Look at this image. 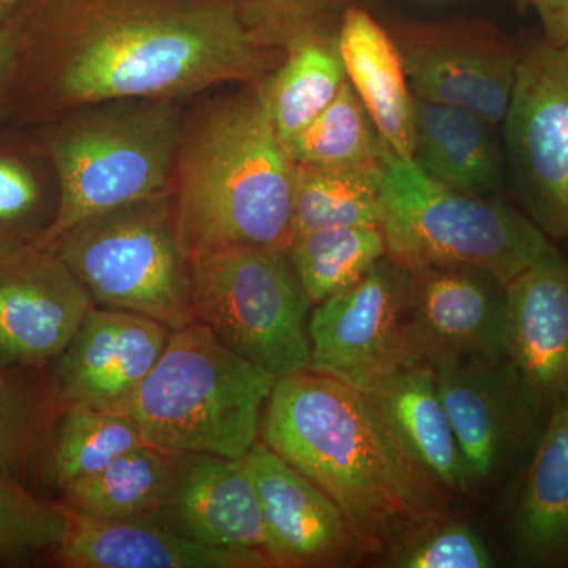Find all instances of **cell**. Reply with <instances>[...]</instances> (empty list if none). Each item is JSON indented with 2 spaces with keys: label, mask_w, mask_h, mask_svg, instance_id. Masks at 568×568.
I'll return each mask as SVG.
<instances>
[{
  "label": "cell",
  "mask_w": 568,
  "mask_h": 568,
  "mask_svg": "<svg viewBox=\"0 0 568 568\" xmlns=\"http://www.w3.org/2000/svg\"><path fill=\"white\" fill-rule=\"evenodd\" d=\"M534 9L544 28V39L549 43H568V0H536Z\"/></svg>",
  "instance_id": "35"
},
{
  "label": "cell",
  "mask_w": 568,
  "mask_h": 568,
  "mask_svg": "<svg viewBox=\"0 0 568 568\" xmlns=\"http://www.w3.org/2000/svg\"><path fill=\"white\" fill-rule=\"evenodd\" d=\"M261 440L325 493L366 549L437 514L396 458L364 395L305 369L276 379Z\"/></svg>",
  "instance_id": "2"
},
{
  "label": "cell",
  "mask_w": 568,
  "mask_h": 568,
  "mask_svg": "<svg viewBox=\"0 0 568 568\" xmlns=\"http://www.w3.org/2000/svg\"><path fill=\"white\" fill-rule=\"evenodd\" d=\"M396 44L414 97L465 108L495 126L504 122L521 55L508 44L435 37Z\"/></svg>",
  "instance_id": "20"
},
{
  "label": "cell",
  "mask_w": 568,
  "mask_h": 568,
  "mask_svg": "<svg viewBox=\"0 0 568 568\" xmlns=\"http://www.w3.org/2000/svg\"><path fill=\"white\" fill-rule=\"evenodd\" d=\"M186 457L153 446L134 448L95 476L63 488L61 504L102 521L153 518L170 499Z\"/></svg>",
  "instance_id": "24"
},
{
  "label": "cell",
  "mask_w": 568,
  "mask_h": 568,
  "mask_svg": "<svg viewBox=\"0 0 568 568\" xmlns=\"http://www.w3.org/2000/svg\"><path fill=\"white\" fill-rule=\"evenodd\" d=\"M387 160L342 170L294 164L293 239L332 227H379V193Z\"/></svg>",
  "instance_id": "26"
},
{
  "label": "cell",
  "mask_w": 568,
  "mask_h": 568,
  "mask_svg": "<svg viewBox=\"0 0 568 568\" xmlns=\"http://www.w3.org/2000/svg\"><path fill=\"white\" fill-rule=\"evenodd\" d=\"M519 6L523 7V9H526V7H534V3H536V0H518Z\"/></svg>",
  "instance_id": "38"
},
{
  "label": "cell",
  "mask_w": 568,
  "mask_h": 568,
  "mask_svg": "<svg viewBox=\"0 0 568 568\" xmlns=\"http://www.w3.org/2000/svg\"><path fill=\"white\" fill-rule=\"evenodd\" d=\"M294 164L323 170L384 162L392 149L377 132L349 80L304 132L284 144Z\"/></svg>",
  "instance_id": "27"
},
{
  "label": "cell",
  "mask_w": 568,
  "mask_h": 568,
  "mask_svg": "<svg viewBox=\"0 0 568 568\" xmlns=\"http://www.w3.org/2000/svg\"><path fill=\"white\" fill-rule=\"evenodd\" d=\"M89 108L52 140L61 197L40 244L51 245L91 216L173 194L185 125L175 102L121 100Z\"/></svg>",
  "instance_id": "5"
},
{
  "label": "cell",
  "mask_w": 568,
  "mask_h": 568,
  "mask_svg": "<svg viewBox=\"0 0 568 568\" xmlns=\"http://www.w3.org/2000/svg\"><path fill=\"white\" fill-rule=\"evenodd\" d=\"M294 170L256 85L183 125L173 200L192 261L230 250H290Z\"/></svg>",
  "instance_id": "3"
},
{
  "label": "cell",
  "mask_w": 568,
  "mask_h": 568,
  "mask_svg": "<svg viewBox=\"0 0 568 568\" xmlns=\"http://www.w3.org/2000/svg\"><path fill=\"white\" fill-rule=\"evenodd\" d=\"M470 491L488 487L536 444L538 428L504 355L429 358Z\"/></svg>",
  "instance_id": "11"
},
{
  "label": "cell",
  "mask_w": 568,
  "mask_h": 568,
  "mask_svg": "<svg viewBox=\"0 0 568 568\" xmlns=\"http://www.w3.org/2000/svg\"><path fill=\"white\" fill-rule=\"evenodd\" d=\"M32 440V413L28 402L0 373V470L17 477L28 462Z\"/></svg>",
  "instance_id": "33"
},
{
  "label": "cell",
  "mask_w": 568,
  "mask_h": 568,
  "mask_svg": "<svg viewBox=\"0 0 568 568\" xmlns=\"http://www.w3.org/2000/svg\"><path fill=\"white\" fill-rule=\"evenodd\" d=\"M291 263L313 305L354 286L386 256L377 226L332 227L295 235Z\"/></svg>",
  "instance_id": "28"
},
{
  "label": "cell",
  "mask_w": 568,
  "mask_h": 568,
  "mask_svg": "<svg viewBox=\"0 0 568 568\" xmlns=\"http://www.w3.org/2000/svg\"><path fill=\"white\" fill-rule=\"evenodd\" d=\"M414 338L426 361L437 355L503 354L507 284L476 265L409 272Z\"/></svg>",
  "instance_id": "16"
},
{
  "label": "cell",
  "mask_w": 568,
  "mask_h": 568,
  "mask_svg": "<svg viewBox=\"0 0 568 568\" xmlns=\"http://www.w3.org/2000/svg\"><path fill=\"white\" fill-rule=\"evenodd\" d=\"M506 166L523 211L548 237L568 234V43L519 55L504 119Z\"/></svg>",
  "instance_id": "9"
},
{
  "label": "cell",
  "mask_w": 568,
  "mask_h": 568,
  "mask_svg": "<svg viewBox=\"0 0 568 568\" xmlns=\"http://www.w3.org/2000/svg\"><path fill=\"white\" fill-rule=\"evenodd\" d=\"M39 183L31 171L7 156H0V224L20 222L39 203Z\"/></svg>",
  "instance_id": "34"
},
{
  "label": "cell",
  "mask_w": 568,
  "mask_h": 568,
  "mask_svg": "<svg viewBox=\"0 0 568 568\" xmlns=\"http://www.w3.org/2000/svg\"><path fill=\"white\" fill-rule=\"evenodd\" d=\"M379 230L386 256L407 272L476 265L506 284L558 250L526 213L457 192L395 153L381 185Z\"/></svg>",
  "instance_id": "6"
},
{
  "label": "cell",
  "mask_w": 568,
  "mask_h": 568,
  "mask_svg": "<svg viewBox=\"0 0 568 568\" xmlns=\"http://www.w3.org/2000/svg\"><path fill=\"white\" fill-rule=\"evenodd\" d=\"M336 37L347 80L377 132L396 156L413 160L414 95L398 44L357 6L343 13Z\"/></svg>",
  "instance_id": "22"
},
{
  "label": "cell",
  "mask_w": 568,
  "mask_h": 568,
  "mask_svg": "<svg viewBox=\"0 0 568 568\" xmlns=\"http://www.w3.org/2000/svg\"><path fill=\"white\" fill-rule=\"evenodd\" d=\"M503 354L541 432L568 399V260L559 250L507 283Z\"/></svg>",
  "instance_id": "13"
},
{
  "label": "cell",
  "mask_w": 568,
  "mask_h": 568,
  "mask_svg": "<svg viewBox=\"0 0 568 568\" xmlns=\"http://www.w3.org/2000/svg\"><path fill=\"white\" fill-rule=\"evenodd\" d=\"M347 0H248L246 20L276 48L312 33L325 32L324 24Z\"/></svg>",
  "instance_id": "32"
},
{
  "label": "cell",
  "mask_w": 568,
  "mask_h": 568,
  "mask_svg": "<svg viewBox=\"0 0 568 568\" xmlns=\"http://www.w3.org/2000/svg\"><path fill=\"white\" fill-rule=\"evenodd\" d=\"M361 394L407 476L435 510L469 495L457 437L428 362L402 366Z\"/></svg>",
  "instance_id": "14"
},
{
  "label": "cell",
  "mask_w": 568,
  "mask_h": 568,
  "mask_svg": "<svg viewBox=\"0 0 568 568\" xmlns=\"http://www.w3.org/2000/svg\"><path fill=\"white\" fill-rule=\"evenodd\" d=\"M48 246L97 305L151 317L171 331L197 323L193 261L183 245L173 194L82 220Z\"/></svg>",
  "instance_id": "7"
},
{
  "label": "cell",
  "mask_w": 568,
  "mask_h": 568,
  "mask_svg": "<svg viewBox=\"0 0 568 568\" xmlns=\"http://www.w3.org/2000/svg\"><path fill=\"white\" fill-rule=\"evenodd\" d=\"M532 448L511 508V556L521 567L568 568V399Z\"/></svg>",
  "instance_id": "21"
},
{
  "label": "cell",
  "mask_w": 568,
  "mask_h": 568,
  "mask_svg": "<svg viewBox=\"0 0 568 568\" xmlns=\"http://www.w3.org/2000/svg\"><path fill=\"white\" fill-rule=\"evenodd\" d=\"M286 54L278 69L256 84L283 144L304 132L347 80L336 33L302 37Z\"/></svg>",
  "instance_id": "25"
},
{
  "label": "cell",
  "mask_w": 568,
  "mask_h": 568,
  "mask_svg": "<svg viewBox=\"0 0 568 568\" xmlns=\"http://www.w3.org/2000/svg\"><path fill=\"white\" fill-rule=\"evenodd\" d=\"M144 446L149 444L140 426L125 414L71 403L52 448L55 484L63 489L73 481L95 476L122 455Z\"/></svg>",
  "instance_id": "29"
},
{
  "label": "cell",
  "mask_w": 568,
  "mask_h": 568,
  "mask_svg": "<svg viewBox=\"0 0 568 568\" xmlns=\"http://www.w3.org/2000/svg\"><path fill=\"white\" fill-rule=\"evenodd\" d=\"M231 0H69L51 33V85L63 106L173 100L260 84L275 62Z\"/></svg>",
  "instance_id": "1"
},
{
  "label": "cell",
  "mask_w": 568,
  "mask_h": 568,
  "mask_svg": "<svg viewBox=\"0 0 568 568\" xmlns=\"http://www.w3.org/2000/svg\"><path fill=\"white\" fill-rule=\"evenodd\" d=\"M170 334V327L151 317L97 305L59 355L62 398L69 405L115 409L152 372Z\"/></svg>",
  "instance_id": "17"
},
{
  "label": "cell",
  "mask_w": 568,
  "mask_h": 568,
  "mask_svg": "<svg viewBox=\"0 0 568 568\" xmlns=\"http://www.w3.org/2000/svg\"><path fill=\"white\" fill-rule=\"evenodd\" d=\"M18 41L13 32L0 24V88L9 80L14 62H17Z\"/></svg>",
  "instance_id": "36"
},
{
  "label": "cell",
  "mask_w": 568,
  "mask_h": 568,
  "mask_svg": "<svg viewBox=\"0 0 568 568\" xmlns=\"http://www.w3.org/2000/svg\"><path fill=\"white\" fill-rule=\"evenodd\" d=\"M387 566L398 568H489L491 551L469 523L429 515L388 544Z\"/></svg>",
  "instance_id": "30"
},
{
  "label": "cell",
  "mask_w": 568,
  "mask_h": 568,
  "mask_svg": "<svg viewBox=\"0 0 568 568\" xmlns=\"http://www.w3.org/2000/svg\"><path fill=\"white\" fill-rule=\"evenodd\" d=\"M20 2V0H0V17H2L3 11H7L10 9V7H13L14 3Z\"/></svg>",
  "instance_id": "37"
},
{
  "label": "cell",
  "mask_w": 568,
  "mask_h": 568,
  "mask_svg": "<svg viewBox=\"0 0 568 568\" xmlns=\"http://www.w3.org/2000/svg\"><path fill=\"white\" fill-rule=\"evenodd\" d=\"M67 530L69 511L61 503L39 499L0 470V562H24L41 551H55Z\"/></svg>",
  "instance_id": "31"
},
{
  "label": "cell",
  "mask_w": 568,
  "mask_h": 568,
  "mask_svg": "<svg viewBox=\"0 0 568 568\" xmlns=\"http://www.w3.org/2000/svg\"><path fill=\"white\" fill-rule=\"evenodd\" d=\"M566 241L568 242V234L566 235Z\"/></svg>",
  "instance_id": "39"
},
{
  "label": "cell",
  "mask_w": 568,
  "mask_h": 568,
  "mask_svg": "<svg viewBox=\"0 0 568 568\" xmlns=\"http://www.w3.org/2000/svg\"><path fill=\"white\" fill-rule=\"evenodd\" d=\"M97 302L52 246L0 244V362L39 365L69 347Z\"/></svg>",
  "instance_id": "12"
},
{
  "label": "cell",
  "mask_w": 568,
  "mask_h": 568,
  "mask_svg": "<svg viewBox=\"0 0 568 568\" xmlns=\"http://www.w3.org/2000/svg\"><path fill=\"white\" fill-rule=\"evenodd\" d=\"M197 323L275 379L305 372L312 358L306 295L287 250L245 248L193 260Z\"/></svg>",
  "instance_id": "8"
},
{
  "label": "cell",
  "mask_w": 568,
  "mask_h": 568,
  "mask_svg": "<svg viewBox=\"0 0 568 568\" xmlns=\"http://www.w3.org/2000/svg\"><path fill=\"white\" fill-rule=\"evenodd\" d=\"M275 383L207 325L194 323L171 331L152 372L112 410L132 418L149 446L242 459L260 439Z\"/></svg>",
  "instance_id": "4"
},
{
  "label": "cell",
  "mask_w": 568,
  "mask_h": 568,
  "mask_svg": "<svg viewBox=\"0 0 568 568\" xmlns=\"http://www.w3.org/2000/svg\"><path fill=\"white\" fill-rule=\"evenodd\" d=\"M308 331V369L358 392L426 361L414 338L409 272L387 256L361 282L315 305Z\"/></svg>",
  "instance_id": "10"
},
{
  "label": "cell",
  "mask_w": 568,
  "mask_h": 568,
  "mask_svg": "<svg viewBox=\"0 0 568 568\" xmlns=\"http://www.w3.org/2000/svg\"><path fill=\"white\" fill-rule=\"evenodd\" d=\"M69 511V530L54 551L70 568H268L257 549L209 547L153 518L102 521Z\"/></svg>",
  "instance_id": "19"
},
{
  "label": "cell",
  "mask_w": 568,
  "mask_h": 568,
  "mask_svg": "<svg viewBox=\"0 0 568 568\" xmlns=\"http://www.w3.org/2000/svg\"><path fill=\"white\" fill-rule=\"evenodd\" d=\"M153 519L209 547L265 552L263 507L242 459L189 455Z\"/></svg>",
  "instance_id": "18"
},
{
  "label": "cell",
  "mask_w": 568,
  "mask_h": 568,
  "mask_svg": "<svg viewBox=\"0 0 568 568\" xmlns=\"http://www.w3.org/2000/svg\"><path fill=\"white\" fill-rule=\"evenodd\" d=\"M242 463L260 496L265 555L274 567L343 566L368 552L334 500L263 440Z\"/></svg>",
  "instance_id": "15"
},
{
  "label": "cell",
  "mask_w": 568,
  "mask_h": 568,
  "mask_svg": "<svg viewBox=\"0 0 568 568\" xmlns=\"http://www.w3.org/2000/svg\"><path fill=\"white\" fill-rule=\"evenodd\" d=\"M493 129L465 108L414 97L413 160L457 192L500 200L507 166Z\"/></svg>",
  "instance_id": "23"
}]
</instances>
